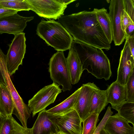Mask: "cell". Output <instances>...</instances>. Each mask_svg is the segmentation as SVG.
Segmentation results:
<instances>
[{
  "label": "cell",
  "mask_w": 134,
  "mask_h": 134,
  "mask_svg": "<svg viewBox=\"0 0 134 134\" xmlns=\"http://www.w3.org/2000/svg\"><path fill=\"white\" fill-rule=\"evenodd\" d=\"M60 23L77 42L101 49L108 50L111 44L97 19L95 12L86 10L63 15Z\"/></svg>",
  "instance_id": "1"
},
{
  "label": "cell",
  "mask_w": 134,
  "mask_h": 134,
  "mask_svg": "<svg viewBox=\"0 0 134 134\" xmlns=\"http://www.w3.org/2000/svg\"><path fill=\"white\" fill-rule=\"evenodd\" d=\"M81 61L83 71L98 79L109 80L112 74L110 60L102 49L73 40L71 44Z\"/></svg>",
  "instance_id": "2"
},
{
  "label": "cell",
  "mask_w": 134,
  "mask_h": 134,
  "mask_svg": "<svg viewBox=\"0 0 134 134\" xmlns=\"http://www.w3.org/2000/svg\"><path fill=\"white\" fill-rule=\"evenodd\" d=\"M36 34L48 45L57 51L63 52L70 48L73 38L58 22L54 20H42L38 24Z\"/></svg>",
  "instance_id": "3"
},
{
  "label": "cell",
  "mask_w": 134,
  "mask_h": 134,
  "mask_svg": "<svg viewBox=\"0 0 134 134\" xmlns=\"http://www.w3.org/2000/svg\"><path fill=\"white\" fill-rule=\"evenodd\" d=\"M50 77L53 82L62 86L64 92L70 91L72 85L63 52L57 51L52 56L48 64Z\"/></svg>",
  "instance_id": "4"
},
{
  "label": "cell",
  "mask_w": 134,
  "mask_h": 134,
  "mask_svg": "<svg viewBox=\"0 0 134 134\" xmlns=\"http://www.w3.org/2000/svg\"><path fill=\"white\" fill-rule=\"evenodd\" d=\"M62 92L59 86L54 82L44 86L38 91L28 101V105L32 117L54 103L58 95Z\"/></svg>",
  "instance_id": "5"
},
{
  "label": "cell",
  "mask_w": 134,
  "mask_h": 134,
  "mask_svg": "<svg viewBox=\"0 0 134 134\" xmlns=\"http://www.w3.org/2000/svg\"><path fill=\"white\" fill-rule=\"evenodd\" d=\"M14 36L6 54V65L10 76L14 74L19 66L22 65L26 50L25 33L23 32Z\"/></svg>",
  "instance_id": "6"
},
{
  "label": "cell",
  "mask_w": 134,
  "mask_h": 134,
  "mask_svg": "<svg viewBox=\"0 0 134 134\" xmlns=\"http://www.w3.org/2000/svg\"><path fill=\"white\" fill-rule=\"evenodd\" d=\"M30 10L39 16L49 19H58L63 15L67 5L61 0H25Z\"/></svg>",
  "instance_id": "7"
},
{
  "label": "cell",
  "mask_w": 134,
  "mask_h": 134,
  "mask_svg": "<svg viewBox=\"0 0 134 134\" xmlns=\"http://www.w3.org/2000/svg\"><path fill=\"white\" fill-rule=\"evenodd\" d=\"M50 114L58 132L63 134H82V121L73 109L61 114Z\"/></svg>",
  "instance_id": "8"
},
{
  "label": "cell",
  "mask_w": 134,
  "mask_h": 134,
  "mask_svg": "<svg viewBox=\"0 0 134 134\" xmlns=\"http://www.w3.org/2000/svg\"><path fill=\"white\" fill-rule=\"evenodd\" d=\"M4 69L7 87L11 94L14 106L13 114L19 120L22 126L26 128L28 119L30 117L31 112L28 105L26 104L20 96L15 88L8 72L6 60L4 62Z\"/></svg>",
  "instance_id": "9"
},
{
  "label": "cell",
  "mask_w": 134,
  "mask_h": 134,
  "mask_svg": "<svg viewBox=\"0 0 134 134\" xmlns=\"http://www.w3.org/2000/svg\"><path fill=\"white\" fill-rule=\"evenodd\" d=\"M109 3L108 14L111 26L112 40L115 45L119 46L126 38L121 23V13L124 9L123 0H111Z\"/></svg>",
  "instance_id": "10"
},
{
  "label": "cell",
  "mask_w": 134,
  "mask_h": 134,
  "mask_svg": "<svg viewBox=\"0 0 134 134\" xmlns=\"http://www.w3.org/2000/svg\"><path fill=\"white\" fill-rule=\"evenodd\" d=\"M99 88L94 83L83 84L73 109L77 113L82 121L87 118L90 113L92 97L94 91Z\"/></svg>",
  "instance_id": "11"
},
{
  "label": "cell",
  "mask_w": 134,
  "mask_h": 134,
  "mask_svg": "<svg viewBox=\"0 0 134 134\" xmlns=\"http://www.w3.org/2000/svg\"><path fill=\"white\" fill-rule=\"evenodd\" d=\"M133 70L134 57L126 41L121 52L116 81L120 84L125 85Z\"/></svg>",
  "instance_id": "12"
},
{
  "label": "cell",
  "mask_w": 134,
  "mask_h": 134,
  "mask_svg": "<svg viewBox=\"0 0 134 134\" xmlns=\"http://www.w3.org/2000/svg\"><path fill=\"white\" fill-rule=\"evenodd\" d=\"M34 17L21 16L17 13L0 18V34L7 33L14 35L23 32L27 23Z\"/></svg>",
  "instance_id": "13"
},
{
  "label": "cell",
  "mask_w": 134,
  "mask_h": 134,
  "mask_svg": "<svg viewBox=\"0 0 134 134\" xmlns=\"http://www.w3.org/2000/svg\"><path fill=\"white\" fill-rule=\"evenodd\" d=\"M118 113L109 117L104 129L108 134H134V127Z\"/></svg>",
  "instance_id": "14"
},
{
  "label": "cell",
  "mask_w": 134,
  "mask_h": 134,
  "mask_svg": "<svg viewBox=\"0 0 134 134\" xmlns=\"http://www.w3.org/2000/svg\"><path fill=\"white\" fill-rule=\"evenodd\" d=\"M46 109L40 112L32 127V134H54L58 132Z\"/></svg>",
  "instance_id": "15"
},
{
  "label": "cell",
  "mask_w": 134,
  "mask_h": 134,
  "mask_svg": "<svg viewBox=\"0 0 134 134\" xmlns=\"http://www.w3.org/2000/svg\"><path fill=\"white\" fill-rule=\"evenodd\" d=\"M107 90L108 101L114 109L126 101V85L118 83L116 81L109 86Z\"/></svg>",
  "instance_id": "16"
},
{
  "label": "cell",
  "mask_w": 134,
  "mask_h": 134,
  "mask_svg": "<svg viewBox=\"0 0 134 134\" xmlns=\"http://www.w3.org/2000/svg\"><path fill=\"white\" fill-rule=\"evenodd\" d=\"M69 50L66 60L71 84L74 85L79 81L83 71L78 54L71 45Z\"/></svg>",
  "instance_id": "17"
},
{
  "label": "cell",
  "mask_w": 134,
  "mask_h": 134,
  "mask_svg": "<svg viewBox=\"0 0 134 134\" xmlns=\"http://www.w3.org/2000/svg\"><path fill=\"white\" fill-rule=\"evenodd\" d=\"M14 109L13 100L7 86L0 84V113L1 115L4 116L12 115Z\"/></svg>",
  "instance_id": "18"
},
{
  "label": "cell",
  "mask_w": 134,
  "mask_h": 134,
  "mask_svg": "<svg viewBox=\"0 0 134 134\" xmlns=\"http://www.w3.org/2000/svg\"><path fill=\"white\" fill-rule=\"evenodd\" d=\"M97 20L109 43L113 41L112 28L110 20L107 10L104 8H94Z\"/></svg>",
  "instance_id": "19"
},
{
  "label": "cell",
  "mask_w": 134,
  "mask_h": 134,
  "mask_svg": "<svg viewBox=\"0 0 134 134\" xmlns=\"http://www.w3.org/2000/svg\"><path fill=\"white\" fill-rule=\"evenodd\" d=\"M108 103L107 90L99 89L93 91L92 95L90 113H95L99 114L104 109Z\"/></svg>",
  "instance_id": "20"
},
{
  "label": "cell",
  "mask_w": 134,
  "mask_h": 134,
  "mask_svg": "<svg viewBox=\"0 0 134 134\" xmlns=\"http://www.w3.org/2000/svg\"><path fill=\"white\" fill-rule=\"evenodd\" d=\"M80 90V87L64 100L55 106L47 110V112L52 114L58 115L65 113L73 109Z\"/></svg>",
  "instance_id": "21"
},
{
  "label": "cell",
  "mask_w": 134,
  "mask_h": 134,
  "mask_svg": "<svg viewBox=\"0 0 134 134\" xmlns=\"http://www.w3.org/2000/svg\"><path fill=\"white\" fill-rule=\"evenodd\" d=\"M118 114L134 126V102L126 101L116 108Z\"/></svg>",
  "instance_id": "22"
},
{
  "label": "cell",
  "mask_w": 134,
  "mask_h": 134,
  "mask_svg": "<svg viewBox=\"0 0 134 134\" xmlns=\"http://www.w3.org/2000/svg\"><path fill=\"white\" fill-rule=\"evenodd\" d=\"M0 5L3 8L18 11L30 10L29 5L25 0H0Z\"/></svg>",
  "instance_id": "23"
},
{
  "label": "cell",
  "mask_w": 134,
  "mask_h": 134,
  "mask_svg": "<svg viewBox=\"0 0 134 134\" xmlns=\"http://www.w3.org/2000/svg\"><path fill=\"white\" fill-rule=\"evenodd\" d=\"M99 114L92 113L82 121L83 126L82 134H93L96 129Z\"/></svg>",
  "instance_id": "24"
},
{
  "label": "cell",
  "mask_w": 134,
  "mask_h": 134,
  "mask_svg": "<svg viewBox=\"0 0 134 134\" xmlns=\"http://www.w3.org/2000/svg\"><path fill=\"white\" fill-rule=\"evenodd\" d=\"M12 115L4 116L1 115L0 119V134H12L14 126Z\"/></svg>",
  "instance_id": "25"
},
{
  "label": "cell",
  "mask_w": 134,
  "mask_h": 134,
  "mask_svg": "<svg viewBox=\"0 0 134 134\" xmlns=\"http://www.w3.org/2000/svg\"><path fill=\"white\" fill-rule=\"evenodd\" d=\"M125 85L126 101L134 102V70L129 78Z\"/></svg>",
  "instance_id": "26"
},
{
  "label": "cell",
  "mask_w": 134,
  "mask_h": 134,
  "mask_svg": "<svg viewBox=\"0 0 134 134\" xmlns=\"http://www.w3.org/2000/svg\"><path fill=\"white\" fill-rule=\"evenodd\" d=\"M113 114L110 106L108 107L102 120L99 124L93 134H108L104 129L105 124L109 117Z\"/></svg>",
  "instance_id": "27"
},
{
  "label": "cell",
  "mask_w": 134,
  "mask_h": 134,
  "mask_svg": "<svg viewBox=\"0 0 134 134\" xmlns=\"http://www.w3.org/2000/svg\"><path fill=\"white\" fill-rule=\"evenodd\" d=\"M6 60V55L4 54L0 49V84L7 86L3 64Z\"/></svg>",
  "instance_id": "28"
},
{
  "label": "cell",
  "mask_w": 134,
  "mask_h": 134,
  "mask_svg": "<svg viewBox=\"0 0 134 134\" xmlns=\"http://www.w3.org/2000/svg\"><path fill=\"white\" fill-rule=\"evenodd\" d=\"M14 129L12 134H32L31 128H25L20 125L13 118Z\"/></svg>",
  "instance_id": "29"
},
{
  "label": "cell",
  "mask_w": 134,
  "mask_h": 134,
  "mask_svg": "<svg viewBox=\"0 0 134 134\" xmlns=\"http://www.w3.org/2000/svg\"><path fill=\"white\" fill-rule=\"evenodd\" d=\"M121 29L124 32L125 29L129 25L134 24V22L124 9L122 10L121 13Z\"/></svg>",
  "instance_id": "30"
},
{
  "label": "cell",
  "mask_w": 134,
  "mask_h": 134,
  "mask_svg": "<svg viewBox=\"0 0 134 134\" xmlns=\"http://www.w3.org/2000/svg\"><path fill=\"white\" fill-rule=\"evenodd\" d=\"M124 9L134 22V0H123Z\"/></svg>",
  "instance_id": "31"
},
{
  "label": "cell",
  "mask_w": 134,
  "mask_h": 134,
  "mask_svg": "<svg viewBox=\"0 0 134 134\" xmlns=\"http://www.w3.org/2000/svg\"><path fill=\"white\" fill-rule=\"evenodd\" d=\"M17 10L7 8H0V18L17 13Z\"/></svg>",
  "instance_id": "32"
},
{
  "label": "cell",
  "mask_w": 134,
  "mask_h": 134,
  "mask_svg": "<svg viewBox=\"0 0 134 134\" xmlns=\"http://www.w3.org/2000/svg\"><path fill=\"white\" fill-rule=\"evenodd\" d=\"M125 39L127 42L132 54L134 57V36L126 37Z\"/></svg>",
  "instance_id": "33"
},
{
  "label": "cell",
  "mask_w": 134,
  "mask_h": 134,
  "mask_svg": "<svg viewBox=\"0 0 134 134\" xmlns=\"http://www.w3.org/2000/svg\"><path fill=\"white\" fill-rule=\"evenodd\" d=\"M134 24L129 25L125 29L126 37L134 36Z\"/></svg>",
  "instance_id": "34"
},
{
  "label": "cell",
  "mask_w": 134,
  "mask_h": 134,
  "mask_svg": "<svg viewBox=\"0 0 134 134\" xmlns=\"http://www.w3.org/2000/svg\"><path fill=\"white\" fill-rule=\"evenodd\" d=\"M54 134H63L61 133V132H58L56 133H55Z\"/></svg>",
  "instance_id": "35"
},
{
  "label": "cell",
  "mask_w": 134,
  "mask_h": 134,
  "mask_svg": "<svg viewBox=\"0 0 134 134\" xmlns=\"http://www.w3.org/2000/svg\"><path fill=\"white\" fill-rule=\"evenodd\" d=\"M3 8L0 5V8Z\"/></svg>",
  "instance_id": "36"
},
{
  "label": "cell",
  "mask_w": 134,
  "mask_h": 134,
  "mask_svg": "<svg viewBox=\"0 0 134 134\" xmlns=\"http://www.w3.org/2000/svg\"><path fill=\"white\" fill-rule=\"evenodd\" d=\"M1 113H0V118H1Z\"/></svg>",
  "instance_id": "37"
}]
</instances>
